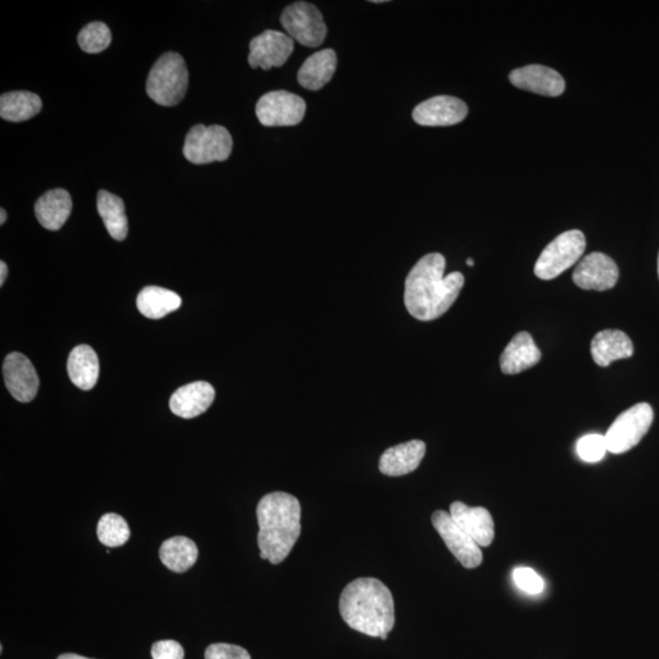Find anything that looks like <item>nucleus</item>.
Segmentation results:
<instances>
[{"label": "nucleus", "mask_w": 659, "mask_h": 659, "mask_svg": "<svg viewBox=\"0 0 659 659\" xmlns=\"http://www.w3.org/2000/svg\"><path fill=\"white\" fill-rule=\"evenodd\" d=\"M0 215H2V217H0V224L4 225L5 220H7V212H5V209H0Z\"/></svg>", "instance_id": "36"}, {"label": "nucleus", "mask_w": 659, "mask_h": 659, "mask_svg": "<svg viewBox=\"0 0 659 659\" xmlns=\"http://www.w3.org/2000/svg\"><path fill=\"white\" fill-rule=\"evenodd\" d=\"M295 48L289 35L279 31L268 30L254 37L249 44L248 63L252 69L270 70L280 68L290 59Z\"/></svg>", "instance_id": "11"}, {"label": "nucleus", "mask_w": 659, "mask_h": 659, "mask_svg": "<svg viewBox=\"0 0 659 659\" xmlns=\"http://www.w3.org/2000/svg\"><path fill=\"white\" fill-rule=\"evenodd\" d=\"M619 270L607 254L590 253L578 264L573 273L574 284L586 291H607L617 285Z\"/></svg>", "instance_id": "12"}, {"label": "nucleus", "mask_w": 659, "mask_h": 659, "mask_svg": "<svg viewBox=\"0 0 659 659\" xmlns=\"http://www.w3.org/2000/svg\"><path fill=\"white\" fill-rule=\"evenodd\" d=\"M70 380L83 391H90L99 378V361L97 353L87 345H81L71 351L68 359Z\"/></svg>", "instance_id": "23"}, {"label": "nucleus", "mask_w": 659, "mask_h": 659, "mask_svg": "<svg viewBox=\"0 0 659 659\" xmlns=\"http://www.w3.org/2000/svg\"><path fill=\"white\" fill-rule=\"evenodd\" d=\"M591 354L597 365L606 368L613 362L633 356L634 345L625 332L605 330L598 332L592 340Z\"/></svg>", "instance_id": "20"}, {"label": "nucleus", "mask_w": 659, "mask_h": 659, "mask_svg": "<svg viewBox=\"0 0 659 659\" xmlns=\"http://www.w3.org/2000/svg\"><path fill=\"white\" fill-rule=\"evenodd\" d=\"M585 249L586 240L583 232L580 230L563 232L540 254L535 264V275L541 280L556 279L583 257Z\"/></svg>", "instance_id": "5"}, {"label": "nucleus", "mask_w": 659, "mask_h": 659, "mask_svg": "<svg viewBox=\"0 0 659 659\" xmlns=\"http://www.w3.org/2000/svg\"><path fill=\"white\" fill-rule=\"evenodd\" d=\"M653 409L649 403L630 407L614 420L605 435L607 451L620 454L639 445L653 423Z\"/></svg>", "instance_id": "7"}, {"label": "nucleus", "mask_w": 659, "mask_h": 659, "mask_svg": "<svg viewBox=\"0 0 659 659\" xmlns=\"http://www.w3.org/2000/svg\"><path fill=\"white\" fill-rule=\"evenodd\" d=\"M57 659H92V658L75 655V653H64V655H60Z\"/></svg>", "instance_id": "35"}, {"label": "nucleus", "mask_w": 659, "mask_h": 659, "mask_svg": "<svg viewBox=\"0 0 659 659\" xmlns=\"http://www.w3.org/2000/svg\"><path fill=\"white\" fill-rule=\"evenodd\" d=\"M215 398L214 387L206 381L180 387L170 398V409L177 417L193 419L206 413Z\"/></svg>", "instance_id": "16"}, {"label": "nucleus", "mask_w": 659, "mask_h": 659, "mask_svg": "<svg viewBox=\"0 0 659 659\" xmlns=\"http://www.w3.org/2000/svg\"><path fill=\"white\" fill-rule=\"evenodd\" d=\"M182 299L176 292L158 286L145 287L137 297V308L148 319H162L181 307Z\"/></svg>", "instance_id": "24"}, {"label": "nucleus", "mask_w": 659, "mask_h": 659, "mask_svg": "<svg viewBox=\"0 0 659 659\" xmlns=\"http://www.w3.org/2000/svg\"><path fill=\"white\" fill-rule=\"evenodd\" d=\"M577 452L585 462H600L607 452L605 436L592 434L581 437L578 441Z\"/></svg>", "instance_id": "30"}, {"label": "nucleus", "mask_w": 659, "mask_h": 659, "mask_svg": "<svg viewBox=\"0 0 659 659\" xmlns=\"http://www.w3.org/2000/svg\"><path fill=\"white\" fill-rule=\"evenodd\" d=\"M445 269V257L440 253H430L409 271L404 290V304L415 319H439L456 302L465 279L458 271L448 274L445 278Z\"/></svg>", "instance_id": "1"}, {"label": "nucleus", "mask_w": 659, "mask_h": 659, "mask_svg": "<svg viewBox=\"0 0 659 659\" xmlns=\"http://www.w3.org/2000/svg\"><path fill=\"white\" fill-rule=\"evenodd\" d=\"M8 276V267L4 262H0V285H4L5 279Z\"/></svg>", "instance_id": "34"}, {"label": "nucleus", "mask_w": 659, "mask_h": 659, "mask_svg": "<svg viewBox=\"0 0 659 659\" xmlns=\"http://www.w3.org/2000/svg\"><path fill=\"white\" fill-rule=\"evenodd\" d=\"M337 68V57L332 49H324L309 57L298 71V82L309 91H319L329 83Z\"/></svg>", "instance_id": "22"}, {"label": "nucleus", "mask_w": 659, "mask_h": 659, "mask_svg": "<svg viewBox=\"0 0 659 659\" xmlns=\"http://www.w3.org/2000/svg\"><path fill=\"white\" fill-rule=\"evenodd\" d=\"M450 514L456 522L480 547L492 544L495 537V524L491 514L483 507H469L462 502H454Z\"/></svg>", "instance_id": "17"}, {"label": "nucleus", "mask_w": 659, "mask_h": 659, "mask_svg": "<svg viewBox=\"0 0 659 659\" xmlns=\"http://www.w3.org/2000/svg\"><path fill=\"white\" fill-rule=\"evenodd\" d=\"M541 352L529 332H519L503 351L501 370L507 375L523 373L540 362Z\"/></svg>", "instance_id": "19"}, {"label": "nucleus", "mask_w": 659, "mask_h": 659, "mask_svg": "<svg viewBox=\"0 0 659 659\" xmlns=\"http://www.w3.org/2000/svg\"><path fill=\"white\" fill-rule=\"evenodd\" d=\"M425 452V443L420 440H412L393 446L382 454L379 462L380 472L387 476L411 474L419 468Z\"/></svg>", "instance_id": "18"}, {"label": "nucleus", "mask_w": 659, "mask_h": 659, "mask_svg": "<svg viewBox=\"0 0 659 659\" xmlns=\"http://www.w3.org/2000/svg\"><path fill=\"white\" fill-rule=\"evenodd\" d=\"M232 137L224 126L197 125L186 136L184 155L197 165L225 162L232 152Z\"/></svg>", "instance_id": "6"}, {"label": "nucleus", "mask_w": 659, "mask_h": 659, "mask_svg": "<svg viewBox=\"0 0 659 659\" xmlns=\"http://www.w3.org/2000/svg\"><path fill=\"white\" fill-rule=\"evenodd\" d=\"M97 536L101 544L108 547H120L129 541L130 526L119 514H104L97 526Z\"/></svg>", "instance_id": "28"}, {"label": "nucleus", "mask_w": 659, "mask_h": 659, "mask_svg": "<svg viewBox=\"0 0 659 659\" xmlns=\"http://www.w3.org/2000/svg\"><path fill=\"white\" fill-rule=\"evenodd\" d=\"M340 612L348 627L371 638L387 639L395 627V602L389 587L375 578H359L342 591Z\"/></svg>", "instance_id": "2"}, {"label": "nucleus", "mask_w": 659, "mask_h": 659, "mask_svg": "<svg viewBox=\"0 0 659 659\" xmlns=\"http://www.w3.org/2000/svg\"><path fill=\"white\" fill-rule=\"evenodd\" d=\"M97 208L109 235L116 241H124L129 232V223L123 199L108 191H99Z\"/></svg>", "instance_id": "27"}, {"label": "nucleus", "mask_w": 659, "mask_h": 659, "mask_svg": "<svg viewBox=\"0 0 659 659\" xmlns=\"http://www.w3.org/2000/svg\"><path fill=\"white\" fill-rule=\"evenodd\" d=\"M206 659H252L248 651L241 646L230 644H213L206 650Z\"/></svg>", "instance_id": "32"}, {"label": "nucleus", "mask_w": 659, "mask_h": 659, "mask_svg": "<svg viewBox=\"0 0 659 659\" xmlns=\"http://www.w3.org/2000/svg\"><path fill=\"white\" fill-rule=\"evenodd\" d=\"M188 70L184 58L177 53H165L154 64L147 80V93L163 107H174L186 96Z\"/></svg>", "instance_id": "4"}, {"label": "nucleus", "mask_w": 659, "mask_h": 659, "mask_svg": "<svg viewBox=\"0 0 659 659\" xmlns=\"http://www.w3.org/2000/svg\"><path fill=\"white\" fill-rule=\"evenodd\" d=\"M437 533L445 541L448 550L467 569L478 568L483 563V552L480 546L465 531L454 522L450 513L437 511L431 517Z\"/></svg>", "instance_id": "10"}, {"label": "nucleus", "mask_w": 659, "mask_h": 659, "mask_svg": "<svg viewBox=\"0 0 659 659\" xmlns=\"http://www.w3.org/2000/svg\"><path fill=\"white\" fill-rule=\"evenodd\" d=\"M73 210V199L68 191L57 188L38 199L35 213L38 221L49 231L62 229Z\"/></svg>", "instance_id": "21"}, {"label": "nucleus", "mask_w": 659, "mask_h": 659, "mask_svg": "<svg viewBox=\"0 0 659 659\" xmlns=\"http://www.w3.org/2000/svg\"><path fill=\"white\" fill-rule=\"evenodd\" d=\"M467 264L469 265V267H473V265H474V260H473L472 258H469V259L467 260Z\"/></svg>", "instance_id": "37"}, {"label": "nucleus", "mask_w": 659, "mask_h": 659, "mask_svg": "<svg viewBox=\"0 0 659 659\" xmlns=\"http://www.w3.org/2000/svg\"><path fill=\"white\" fill-rule=\"evenodd\" d=\"M3 374L5 385L15 400L22 403L35 400L40 380L29 358L21 353H10L5 358Z\"/></svg>", "instance_id": "13"}, {"label": "nucleus", "mask_w": 659, "mask_h": 659, "mask_svg": "<svg viewBox=\"0 0 659 659\" xmlns=\"http://www.w3.org/2000/svg\"><path fill=\"white\" fill-rule=\"evenodd\" d=\"M301 503L286 492H273L258 503L260 558L271 564L284 562L301 535Z\"/></svg>", "instance_id": "3"}, {"label": "nucleus", "mask_w": 659, "mask_h": 659, "mask_svg": "<svg viewBox=\"0 0 659 659\" xmlns=\"http://www.w3.org/2000/svg\"><path fill=\"white\" fill-rule=\"evenodd\" d=\"M468 107L462 99L437 96L420 103L414 109L413 119L422 126H452L467 118Z\"/></svg>", "instance_id": "14"}, {"label": "nucleus", "mask_w": 659, "mask_h": 659, "mask_svg": "<svg viewBox=\"0 0 659 659\" xmlns=\"http://www.w3.org/2000/svg\"><path fill=\"white\" fill-rule=\"evenodd\" d=\"M306 109V102L297 94L274 91L259 99L256 113L260 124L264 126H296L306 115Z\"/></svg>", "instance_id": "9"}, {"label": "nucleus", "mask_w": 659, "mask_h": 659, "mask_svg": "<svg viewBox=\"0 0 659 659\" xmlns=\"http://www.w3.org/2000/svg\"><path fill=\"white\" fill-rule=\"evenodd\" d=\"M42 101L35 93L16 91L0 97V116L11 123L30 120L41 112Z\"/></svg>", "instance_id": "26"}, {"label": "nucleus", "mask_w": 659, "mask_h": 659, "mask_svg": "<svg viewBox=\"0 0 659 659\" xmlns=\"http://www.w3.org/2000/svg\"><path fill=\"white\" fill-rule=\"evenodd\" d=\"M77 41H79L83 52L101 53L112 43V32L103 22H92V24L83 27Z\"/></svg>", "instance_id": "29"}, {"label": "nucleus", "mask_w": 659, "mask_h": 659, "mask_svg": "<svg viewBox=\"0 0 659 659\" xmlns=\"http://www.w3.org/2000/svg\"><path fill=\"white\" fill-rule=\"evenodd\" d=\"M509 81L520 90L541 94L546 97H558L566 90V81L556 70L542 65H528L513 70Z\"/></svg>", "instance_id": "15"}, {"label": "nucleus", "mask_w": 659, "mask_h": 659, "mask_svg": "<svg viewBox=\"0 0 659 659\" xmlns=\"http://www.w3.org/2000/svg\"><path fill=\"white\" fill-rule=\"evenodd\" d=\"M514 583L528 594H541L545 589L544 580L530 568H517L513 572Z\"/></svg>", "instance_id": "31"}, {"label": "nucleus", "mask_w": 659, "mask_h": 659, "mask_svg": "<svg viewBox=\"0 0 659 659\" xmlns=\"http://www.w3.org/2000/svg\"><path fill=\"white\" fill-rule=\"evenodd\" d=\"M658 275H659V256H658Z\"/></svg>", "instance_id": "38"}, {"label": "nucleus", "mask_w": 659, "mask_h": 659, "mask_svg": "<svg viewBox=\"0 0 659 659\" xmlns=\"http://www.w3.org/2000/svg\"><path fill=\"white\" fill-rule=\"evenodd\" d=\"M151 653L153 659H184L185 657L184 647L174 640L155 642Z\"/></svg>", "instance_id": "33"}, {"label": "nucleus", "mask_w": 659, "mask_h": 659, "mask_svg": "<svg viewBox=\"0 0 659 659\" xmlns=\"http://www.w3.org/2000/svg\"><path fill=\"white\" fill-rule=\"evenodd\" d=\"M281 24L293 41L309 48L319 47L328 35L323 15L307 2L289 5L281 15Z\"/></svg>", "instance_id": "8"}, {"label": "nucleus", "mask_w": 659, "mask_h": 659, "mask_svg": "<svg viewBox=\"0 0 659 659\" xmlns=\"http://www.w3.org/2000/svg\"><path fill=\"white\" fill-rule=\"evenodd\" d=\"M160 561L175 573H185L195 566L198 548L195 542L185 536H175L165 540L159 551Z\"/></svg>", "instance_id": "25"}]
</instances>
